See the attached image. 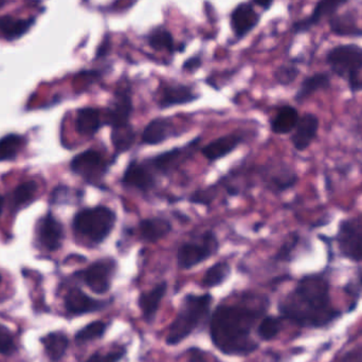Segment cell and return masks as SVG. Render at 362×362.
<instances>
[{"label":"cell","mask_w":362,"mask_h":362,"mask_svg":"<svg viewBox=\"0 0 362 362\" xmlns=\"http://www.w3.org/2000/svg\"><path fill=\"white\" fill-rule=\"evenodd\" d=\"M266 308L267 300H263L257 305L218 306L211 320L213 344L228 355H245L253 352L257 344L251 339V329Z\"/></svg>","instance_id":"1"},{"label":"cell","mask_w":362,"mask_h":362,"mask_svg":"<svg viewBox=\"0 0 362 362\" xmlns=\"http://www.w3.org/2000/svg\"><path fill=\"white\" fill-rule=\"evenodd\" d=\"M285 317L305 327H323L337 317L329 298V284L321 274L304 276L281 302Z\"/></svg>","instance_id":"2"},{"label":"cell","mask_w":362,"mask_h":362,"mask_svg":"<svg viewBox=\"0 0 362 362\" xmlns=\"http://www.w3.org/2000/svg\"><path fill=\"white\" fill-rule=\"evenodd\" d=\"M327 65L336 76L348 82L353 93L362 90V47L358 45H339L327 55Z\"/></svg>","instance_id":"3"},{"label":"cell","mask_w":362,"mask_h":362,"mask_svg":"<svg viewBox=\"0 0 362 362\" xmlns=\"http://www.w3.org/2000/svg\"><path fill=\"white\" fill-rule=\"evenodd\" d=\"M117 214L106 206L86 208L76 213L72 226L74 231L95 244H101L112 234Z\"/></svg>","instance_id":"4"},{"label":"cell","mask_w":362,"mask_h":362,"mask_svg":"<svg viewBox=\"0 0 362 362\" xmlns=\"http://www.w3.org/2000/svg\"><path fill=\"white\" fill-rule=\"evenodd\" d=\"M212 297L209 293L202 296L189 295L183 300L180 314L170 327L167 342L177 344L187 338L208 315Z\"/></svg>","instance_id":"5"},{"label":"cell","mask_w":362,"mask_h":362,"mask_svg":"<svg viewBox=\"0 0 362 362\" xmlns=\"http://www.w3.org/2000/svg\"><path fill=\"white\" fill-rule=\"evenodd\" d=\"M219 243L212 231H206L196 240L181 245L177 251L178 266L191 269L210 259L218 251Z\"/></svg>","instance_id":"6"},{"label":"cell","mask_w":362,"mask_h":362,"mask_svg":"<svg viewBox=\"0 0 362 362\" xmlns=\"http://www.w3.org/2000/svg\"><path fill=\"white\" fill-rule=\"evenodd\" d=\"M336 244L344 259L362 262V214L344 219L336 234Z\"/></svg>","instance_id":"7"},{"label":"cell","mask_w":362,"mask_h":362,"mask_svg":"<svg viewBox=\"0 0 362 362\" xmlns=\"http://www.w3.org/2000/svg\"><path fill=\"white\" fill-rule=\"evenodd\" d=\"M70 168L87 182L99 185L107 173L108 163L99 151L87 150L72 159Z\"/></svg>","instance_id":"8"},{"label":"cell","mask_w":362,"mask_h":362,"mask_svg":"<svg viewBox=\"0 0 362 362\" xmlns=\"http://www.w3.org/2000/svg\"><path fill=\"white\" fill-rule=\"evenodd\" d=\"M116 269L117 262L112 257H105L83 270L81 276L91 291L98 295H103L110 291Z\"/></svg>","instance_id":"9"},{"label":"cell","mask_w":362,"mask_h":362,"mask_svg":"<svg viewBox=\"0 0 362 362\" xmlns=\"http://www.w3.org/2000/svg\"><path fill=\"white\" fill-rule=\"evenodd\" d=\"M134 105L131 88L127 86H120L115 93L110 107L106 110L105 125L114 127H124L131 124V117L133 114Z\"/></svg>","instance_id":"10"},{"label":"cell","mask_w":362,"mask_h":362,"mask_svg":"<svg viewBox=\"0 0 362 362\" xmlns=\"http://www.w3.org/2000/svg\"><path fill=\"white\" fill-rule=\"evenodd\" d=\"M199 142L200 138H196L187 146L161 153V154L146 160V163H148V167L152 168L158 173L170 175L194 154Z\"/></svg>","instance_id":"11"},{"label":"cell","mask_w":362,"mask_h":362,"mask_svg":"<svg viewBox=\"0 0 362 362\" xmlns=\"http://www.w3.org/2000/svg\"><path fill=\"white\" fill-rule=\"evenodd\" d=\"M267 187L274 192H284L295 187L298 182V175L289 165L285 163L266 165L261 172Z\"/></svg>","instance_id":"12"},{"label":"cell","mask_w":362,"mask_h":362,"mask_svg":"<svg viewBox=\"0 0 362 362\" xmlns=\"http://www.w3.org/2000/svg\"><path fill=\"white\" fill-rule=\"evenodd\" d=\"M319 127L320 122L316 115L308 112L300 117L291 138L293 148L299 152L308 150L318 135Z\"/></svg>","instance_id":"13"},{"label":"cell","mask_w":362,"mask_h":362,"mask_svg":"<svg viewBox=\"0 0 362 362\" xmlns=\"http://www.w3.org/2000/svg\"><path fill=\"white\" fill-rule=\"evenodd\" d=\"M349 0H319L314 11L308 18L301 19L293 23V30L295 33H302L318 25L325 18H331L337 11L346 4Z\"/></svg>","instance_id":"14"},{"label":"cell","mask_w":362,"mask_h":362,"mask_svg":"<svg viewBox=\"0 0 362 362\" xmlns=\"http://www.w3.org/2000/svg\"><path fill=\"white\" fill-rule=\"evenodd\" d=\"M121 182L124 187L138 189V191L148 192L156 185V178L148 169V165L133 160L125 169Z\"/></svg>","instance_id":"15"},{"label":"cell","mask_w":362,"mask_h":362,"mask_svg":"<svg viewBox=\"0 0 362 362\" xmlns=\"http://www.w3.org/2000/svg\"><path fill=\"white\" fill-rule=\"evenodd\" d=\"M193 88L182 84H165L161 88L158 98V106L163 110L174 106L185 105L198 99Z\"/></svg>","instance_id":"16"},{"label":"cell","mask_w":362,"mask_h":362,"mask_svg":"<svg viewBox=\"0 0 362 362\" xmlns=\"http://www.w3.org/2000/svg\"><path fill=\"white\" fill-rule=\"evenodd\" d=\"M37 238L47 250H57L63 242V226L52 214L46 215L38 223Z\"/></svg>","instance_id":"17"},{"label":"cell","mask_w":362,"mask_h":362,"mask_svg":"<svg viewBox=\"0 0 362 362\" xmlns=\"http://www.w3.org/2000/svg\"><path fill=\"white\" fill-rule=\"evenodd\" d=\"M105 305V302L98 301L87 296L80 288H72L65 297V308L69 314L84 315L97 312Z\"/></svg>","instance_id":"18"},{"label":"cell","mask_w":362,"mask_h":362,"mask_svg":"<svg viewBox=\"0 0 362 362\" xmlns=\"http://www.w3.org/2000/svg\"><path fill=\"white\" fill-rule=\"evenodd\" d=\"M259 21V14L249 4H238L231 14L232 30L238 38L244 37L252 31Z\"/></svg>","instance_id":"19"},{"label":"cell","mask_w":362,"mask_h":362,"mask_svg":"<svg viewBox=\"0 0 362 362\" xmlns=\"http://www.w3.org/2000/svg\"><path fill=\"white\" fill-rule=\"evenodd\" d=\"M243 140L244 138L240 134H229V135L223 136L204 146L202 154L211 163L218 160L233 152L242 144Z\"/></svg>","instance_id":"20"},{"label":"cell","mask_w":362,"mask_h":362,"mask_svg":"<svg viewBox=\"0 0 362 362\" xmlns=\"http://www.w3.org/2000/svg\"><path fill=\"white\" fill-rule=\"evenodd\" d=\"M138 229L140 238L144 242L157 243L171 233L172 223L165 217H150L140 221Z\"/></svg>","instance_id":"21"},{"label":"cell","mask_w":362,"mask_h":362,"mask_svg":"<svg viewBox=\"0 0 362 362\" xmlns=\"http://www.w3.org/2000/svg\"><path fill=\"white\" fill-rule=\"evenodd\" d=\"M104 125H105V121L102 118L101 110L98 108H81L76 115V131L81 135L93 137Z\"/></svg>","instance_id":"22"},{"label":"cell","mask_w":362,"mask_h":362,"mask_svg":"<svg viewBox=\"0 0 362 362\" xmlns=\"http://www.w3.org/2000/svg\"><path fill=\"white\" fill-rule=\"evenodd\" d=\"M173 132V124L168 119H153L142 133V142L148 146H157L172 137Z\"/></svg>","instance_id":"23"},{"label":"cell","mask_w":362,"mask_h":362,"mask_svg":"<svg viewBox=\"0 0 362 362\" xmlns=\"http://www.w3.org/2000/svg\"><path fill=\"white\" fill-rule=\"evenodd\" d=\"M300 116L298 110L291 105H284L279 108L276 114L270 122L272 133L276 135H286L293 133L297 127Z\"/></svg>","instance_id":"24"},{"label":"cell","mask_w":362,"mask_h":362,"mask_svg":"<svg viewBox=\"0 0 362 362\" xmlns=\"http://www.w3.org/2000/svg\"><path fill=\"white\" fill-rule=\"evenodd\" d=\"M329 28L331 31L338 36H349V37L362 36V29L357 25L355 15L351 12L334 15L329 18Z\"/></svg>","instance_id":"25"},{"label":"cell","mask_w":362,"mask_h":362,"mask_svg":"<svg viewBox=\"0 0 362 362\" xmlns=\"http://www.w3.org/2000/svg\"><path fill=\"white\" fill-rule=\"evenodd\" d=\"M329 86H331V78H329V74H325V72H318V74L308 76L300 85L297 93H296V101L303 102L304 100L308 99L314 93L325 90V89L329 88Z\"/></svg>","instance_id":"26"},{"label":"cell","mask_w":362,"mask_h":362,"mask_svg":"<svg viewBox=\"0 0 362 362\" xmlns=\"http://www.w3.org/2000/svg\"><path fill=\"white\" fill-rule=\"evenodd\" d=\"M33 19L16 18L13 16L0 17V36L13 40L21 37L31 28Z\"/></svg>","instance_id":"27"},{"label":"cell","mask_w":362,"mask_h":362,"mask_svg":"<svg viewBox=\"0 0 362 362\" xmlns=\"http://www.w3.org/2000/svg\"><path fill=\"white\" fill-rule=\"evenodd\" d=\"M45 352L52 361H57L65 355L69 344L67 336L62 332H53L40 339Z\"/></svg>","instance_id":"28"},{"label":"cell","mask_w":362,"mask_h":362,"mask_svg":"<svg viewBox=\"0 0 362 362\" xmlns=\"http://www.w3.org/2000/svg\"><path fill=\"white\" fill-rule=\"evenodd\" d=\"M112 146H114L115 156H119L123 153L131 150L136 141V133L133 125L127 124L124 127H114L110 133Z\"/></svg>","instance_id":"29"},{"label":"cell","mask_w":362,"mask_h":362,"mask_svg":"<svg viewBox=\"0 0 362 362\" xmlns=\"http://www.w3.org/2000/svg\"><path fill=\"white\" fill-rule=\"evenodd\" d=\"M167 282H161L160 284L155 286L152 291L144 293L139 298V306L144 312V316L151 318L154 317L160 305L161 300L167 293Z\"/></svg>","instance_id":"30"},{"label":"cell","mask_w":362,"mask_h":362,"mask_svg":"<svg viewBox=\"0 0 362 362\" xmlns=\"http://www.w3.org/2000/svg\"><path fill=\"white\" fill-rule=\"evenodd\" d=\"M231 274V267L227 262H218L211 266L202 279V285L208 288L218 286L223 284Z\"/></svg>","instance_id":"31"},{"label":"cell","mask_w":362,"mask_h":362,"mask_svg":"<svg viewBox=\"0 0 362 362\" xmlns=\"http://www.w3.org/2000/svg\"><path fill=\"white\" fill-rule=\"evenodd\" d=\"M148 42L155 50H168L170 52L175 51L173 36L165 28L159 27L153 30L148 35Z\"/></svg>","instance_id":"32"},{"label":"cell","mask_w":362,"mask_h":362,"mask_svg":"<svg viewBox=\"0 0 362 362\" xmlns=\"http://www.w3.org/2000/svg\"><path fill=\"white\" fill-rule=\"evenodd\" d=\"M23 138L18 135H8L0 140V161L11 160L16 157L23 146Z\"/></svg>","instance_id":"33"},{"label":"cell","mask_w":362,"mask_h":362,"mask_svg":"<svg viewBox=\"0 0 362 362\" xmlns=\"http://www.w3.org/2000/svg\"><path fill=\"white\" fill-rule=\"evenodd\" d=\"M36 193H37V185L34 181H27L21 183L14 189L13 202L15 206H23L33 200Z\"/></svg>","instance_id":"34"},{"label":"cell","mask_w":362,"mask_h":362,"mask_svg":"<svg viewBox=\"0 0 362 362\" xmlns=\"http://www.w3.org/2000/svg\"><path fill=\"white\" fill-rule=\"evenodd\" d=\"M105 329V323L102 322V321H95V322H91L90 325H86L84 329L78 332L76 335V340L83 344V342L98 339L103 335Z\"/></svg>","instance_id":"35"},{"label":"cell","mask_w":362,"mask_h":362,"mask_svg":"<svg viewBox=\"0 0 362 362\" xmlns=\"http://www.w3.org/2000/svg\"><path fill=\"white\" fill-rule=\"evenodd\" d=\"M280 329L281 323L278 318L267 317V318L264 319L261 325H259L257 333H259V336L262 339L270 340L278 335Z\"/></svg>","instance_id":"36"},{"label":"cell","mask_w":362,"mask_h":362,"mask_svg":"<svg viewBox=\"0 0 362 362\" xmlns=\"http://www.w3.org/2000/svg\"><path fill=\"white\" fill-rule=\"evenodd\" d=\"M299 69H298L296 65H282L276 69V74H274V78H276V82L279 84L291 85L293 81L297 78L299 76Z\"/></svg>","instance_id":"37"},{"label":"cell","mask_w":362,"mask_h":362,"mask_svg":"<svg viewBox=\"0 0 362 362\" xmlns=\"http://www.w3.org/2000/svg\"><path fill=\"white\" fill-rule=\"evenodd\" d=\"M16 350L14 336L10 329L4 325H0V354L11 355Z\"/></svg>","instance_id":"38"},{"label":"cell","mask_w":362,"mask_h":362,"mask_svg":"<svg viewBox=\"0 0 362 362\" xmlns=\"http://www.w3.org/2000/svg\"><path fill=\"white\" fill-rule=\"evenodd\" d=\"M215 187H208V189H197L189 196V200L192 204H202V206H209L212 204L213 199L216 196Z\"/></svg>","instance_id":"39"},{"label":"cell","mask_w":362,"mask_h":362,"mask_svg":"<svg viewBox=\"0 0 362 362\" xmlns=\"http://www.w3.org/2000/svg\"><path fill=\"white\" fill-rule=\"evenodd\" d=\"M124 356V351L108 353L107 355H101L99 353L93 354L86 362H118Z\"/></svg>","instance_id":"40"},{"label":"cell","mask_w":362,"mask_h":362,"mask_svg":"<svg viewBox=\"0 0 362 362\" xmlns=\"http://www.w3.org/2000/svg\"><path fill=\"white\" fill-rule=\"evenodd\" d=\"M298 242H299V236L297 234H291L289 240H287V242H285L284 245L281 247L280 251L278 252V259H283L289 257L291 251L297 246Z\"/></svg>","instance_id":"41"},{"label":"cell","mask_w":362,"mask_h":362,"mask_svg":"<svg viewBox=\"0 0 362 362\" xmlns=\"http://www.w3.org/2000/svg\"><path fill=\"white\" fill-rule=\"evenodd\" d=\"M189 362H208L202 351L192 349L189 352Z\"/></svg>","instance_id":"42"},{"label":"cell","mask_w":362,"mask_h":362,"mask_svg":"<svg viewBox=\"0 0 362 362\" xmlns=\"http://www.w3.org/2000/svg\"><path fill=\"white\" fill-rule=\"evenodd\" d=\"M202 65V59L199 57H192V59H187L183 65V69L187 70V71H194V70L198 69Z\"/></svg>","instance_id":"43"},{"label":"cell","mask_w":362,"mask_h":362,"mask_svg":"<svg viewBox=\"0 0 362 362\" xmlns=\"http://www.w3.org/2000/svg\"><path fill=\"white\" fill-rule=\"evenodd\" d=\"M255 4H259L263 8H269L274 0H255Z\"/></svg>","instance_id":"44"},{"label":"cell","mask_w":362,"mask_h":362,"mask_svg":"<svg viewBox=\"0 0 362 362\" xmlns=\"http://www.w3.org/2000/svg\"><path fill=\"white\" fill-rule=\"evenodd\" d=\"M357 124H358L357 131H358V133L362 136V112L361 114V118H359L358 123H357Z\"/></svg>","instance_id":"45"},{"label":"cell","mask_w":362,"mask_h":362,"mask_svg":"<svg viewBox=\"0 0 362 362\" xmlns=\"http://www.w3.org/2000/svg\"><path fill=\"white\" fill-rule=\"evenodd\" d=\"M2 209H4V198L0 196V214H1Z\"/></svg>","instance_id":"46"},{"label":"cell","mask_w":362,"mask_h":362,"mask_svg":"<svg viewBox=\"0 0 362 362\" xmlns=\"http://www.w3.org/2000/svg\"><path fill=\"white\" fill-rule=\"evenodd\" d=\"M358 279H359V283H361V284L362 285V270L361 272V274H359Z\"/></svg>","instance_id":"47"},{"label":"cell","mask_w":362,"mask_h":362,"mask_svg":"<svg viewBox=\"0 0 362 362\" xmlns=\"http://www.w3.org/2000/svg\"><path fill=\"white\" fill-rule=\"evenodd\" d=\"M6 0H0V6H4L6 4Z\"/></svg>","instance_id":"48"},{"label":"cell","mask_w":362,"mask_h":362,"mask_svg":"<svg viewBox=\"0 0 362 362\" xmlns=\"http://www.w3.org/2000/svg\"><path fill=\"white\" fill-rule=\"evenodd\" d=\"M0 282H1V276H0Z\"/></svg>","instance_id":"49"}]
</instances>
